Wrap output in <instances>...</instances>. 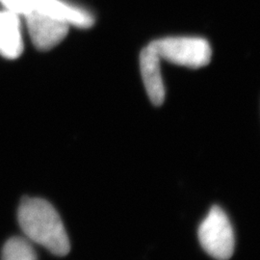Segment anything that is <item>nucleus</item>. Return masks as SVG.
I'll use <instances>...</instances> for the list:
<instances>
[{
    "label": "nucleus",
    "mask_w": 260,
    "mask_h": 260,
    "mask_svg": "<svg viewBox=\"0 0 260 260\" xmlns=\"http://www.w3.org/2000/svg\"><path fill=\"white\" fill-rule=\"evenodd\" d=\"M21 231L29 241L43 246L57 256H64L71 250L65 225L55 208L46 200L24 198L18 211Z\"/></svg>",
    "instance_id": "f257e3e1"
},
{
    "label": "nucleus",
    "mask_w": 260,
    "mask_h": 260,
    "mask_svg": "<svg viewBox=\"0 0 260 260\" xmlns=\"http://www.w3.org/2000/svg\"><path fill=\"white\" fill-rule=\"evenodd\" d=\"M149 46L161 59L176 65L199 69L211 61V47L204 38H163L152 41Z\"/></svg>",
    "instance_id": "f03ea898"
},
{
    "label": "nucleus",
    "mask_w": 260,
    "mask_h": 260,
    "mask_svg": "<svg viewBox=\"0 0 260 260\" xmlns=\"http://www.w3.org/2000/svg\"><path fill=\"white\" fill-rule=\"evenodd\" d=\"M199 240L211 257L217 260H229L235 248V236L233 225L223 209L217 205L211 207L207 216L200 224Z\"/></svg>",
    "instance_id": "7ed1b4c3"
},
{
    "label": "nucleus",
    "mask_w": 260,
    "mask_h": 260,
    "mask_svg": "<svg viewBox=\"0 0 260 260\" xmlns=\"http://www.w3.org/2000/svg\"><path fill=\"white\" fill-rule=\"evenodd\" d=\"M23 17L26 19L30 39L39 50L53 48L68 35V23L45 13L30 10Z\"/></svg>",
    "instance_id": "20e7f679"
},
{
    "label": "nucleus",
    "mask_w": 260,
    "mask_h": 260,
    "mask_svg": "<svg viewBox=\"0 0 260 260\" xmlns=\"http://www.w3.org/2000/svg\"><path fill=\"white\" fill-rule=\"evenodd\" d=\"M30 10L45 13L68 23L70 26L79 28L91 27L93 17L86 10L72 5L65 0H29Z\"/></svg>",
    "instance_id": "39448f33"
},
{
    "label": "nucleus",
    "mask_w": 260,
    "mask_h": 260,
    "mask_svg": "<svg viewBox=\"0 0 260 260\" xmlns=\"http://www.w3.org/2000/svg\"><path fill=\"white\" fill-rule=\"evenodd\" d=\"M161 58L151 47H145L140 54V69L150 102L155 106L165 101V86L160 69Z\"/></svg>",
    "instance_id": "423d86ee"
},
{
    "label": "nucleus",
    "mask_w": 260,
    "mask_h": 260,
    "mask_svg": "<svg viewBox=\"0 0 260 260\" xmlns=\"http://www.w3.org/2000/svg\"><path fill=\"white\" fill-rule=\"evenodd\" d=\"M23 51V40L19 16L9 11H0V55L16 59Z\"/></svg>",
    "instance_id": "0eeeda50"
},
{
    "label": "nucleus",
    "mask_w": 260,
    "mask_h": 260,
    "mask_svg": "<svg viewBox=\"0 0 260 260\" xmlns=\"http://www.w3.org/2000/svg\"><path fill=\"white\" fill-rule=\"evenodd\" d=\"M1 260H37V253L26 237H12L3 247Z\"/></svg>",
    "instance_id": "6e6552de"
},
{
    "label": "nucleus",
    "mask_w": 260,
    "mask_h": 260,
    "mask_svg": "<svg viewBox=\"0 0 260 260\" xmlns=\"http://www.w3.org/2000/svg\"><path fill=\"white\" fill-rule=\"evenodd\" d=\"M0 4L4 10L19 16H24L30 8L29 0H0Z\"/></svg>",
    "instance_id": "1a4fd4ad"
}]
</instances>
